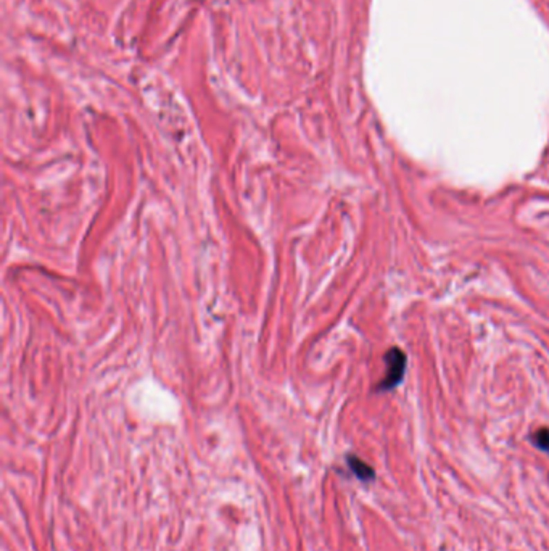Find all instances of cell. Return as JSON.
Returning <instances> with one entry per match:
<instances>
[{"label":"cell","mask_w":549,"mask_h":551,"mask_svg":"<svg viewBox=\"0 0 549 551\" xmlns=\"http://www.w3.org/2000/svg\"><path fill=\"white\" fill-rule=\"evenodd\" d=\"M533 445H537L540 450L549 453V429L543 427L540 431L533 433Z\"/></svg>","instance_id":"cell-2"},{"label":"cell","mask_w":549,"mask_h":551,"mask_svg":"<svg viewBox=\"0 0 549 551\" xmlns=\"http://www.w3.org/2000/svg\"><path fill=\"white\" fill-rule=\"evenodd\" d=\"M384 362L387 366V373L384 380L379 384V390L387 392V390L395 389L403 380L406 373V362L408 359H406V355L400 348H390L385 355Z\"/></svg>","instance_id":"cell-1"},{"label":"cell","mask_w":549,"mask_h":551,"mask_svg":"<svg viewBox=\"0 0 549 551\" xmlns=\"http://www.w3.org/2000/svg\"><path fill=\"white\" fill-rule=\"evenodd\" d=\"M350 465H351V467H353V471L356 472V476H357V477H361V479H371V477L374 476V472H372L371 467L367 466V465H364V463H362V461L356 460V458H351V460H350Z\"/></svg>","instance_id":"cell-3"}]
</instances>
